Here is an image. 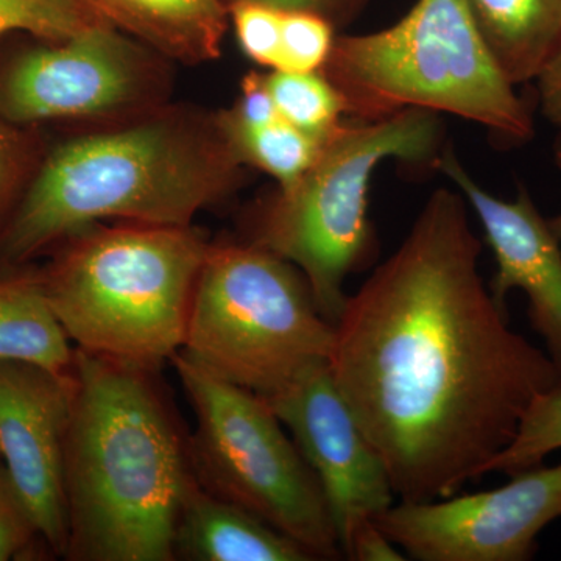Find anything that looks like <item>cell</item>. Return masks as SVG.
I'll return each instance as SVG.
<instances>
[{"instance_id":"cell-1","label":"cell","mask_w":561,"mask_h":561,"mask_svg":"<svg viewBox=\"0 0 561 561\" xmlns=\"http://www.w3.org/2000/svg\"><path fill=\"white\" fill-rule=\"evenodd\" d=\"M460 192L431 195L398 250L348 295L330 370L402 502L485 476L535 398L561 386L479 272Z\"/></svg>"},{"instance_id":"cell-2","label":"cell","mask_w":561,"mask_h":561,"mask_svg":"<svg viewBox=\"0 0 561 561\" xmlns=\"http://www.w3.org/2000/svg\"><path fill=\"white\" fill-rule=\"evenodd\" d=\"M190 437L157 371L76 348L66 440L70 561H172L194 481Z\"/></svg>"},{"instance_id":"cell-3","label":"cell","mask_w":561,"mask_h":561,"mask_svg":"<svg viewBox=\"0 0 561 561\" xmlns=\"http://www.w3.org/2000/svg\"><path fill=\"white\" fill-rule=\"evenodd\" d=\"M220 116L169 111L61 144L0 227V264H28L103 219L190 227L234 190L241 165Z\"/></svg>"},{"instance_id":"cell-4","label":"cell","mask_w":561,"mask_h":561,"mask_svg":"<svg viewBox=\"0 0 561 561\" xmlns=\"http://www.w3.org/2000/svg\"><path fill=\"white\" fill-rule=\"evenodd\" d=\"M209 249L191 225H91L54 250L44 286L76 348L158 373L183 348Z\"/></svg>"},{"instance_id":"cell-5","label":"cell","mask_w":561,"mask_h":561,"mask_svg":"<svg viewBox=\"0 0 561 561\" xmlns=\"http://www.w3.org/2000/svg\"><path fill=\"white\" fill-rule=\"evenodd\" d=\"M323 73L356 121L413 108L453 114L512 142L534 135L529 111L494 60L468 0H416L390 27L341 36Z\"/></svg>"},{"instance_id":"cell-6","label":"cell","mask_w":561,"mask_h":561,"mask_svg":"<svg viewBox=\"0 0 561 561\" xmlns=\"http://www.w3.org/2000/svg\"><path fill=\"white\" fill-rule=\"evenodd\" d=\"M440 133L437 114L413 108L339 125L305 175L256 209L249 242L295 265L321 316L334 324L348 298L346 278L375 245L368 192L376 169L387 160H432Z\"/></svg>"},{"instance_id":"cell-7","label":"cell","mask_w":561,"mask_h":561,"mask_svg":"<svg viewBox=\"0 0 561 561\" xmlns=\"http://www.w3.org/2000/svg\"><path fill=\"white\" fill-rule=\"evenodd\" d=\"M334 324L290 262L249 241L210 245L180 353L261 398L330 364Z\"/></svg>"},{"instance_id":"cell-8","label":"cell","mask_w":561,"mask_h":561,"mask_svg":"<svg viewBox=\"0 0 561 561\" xmlns=\"http://www.w3.org/2000/svg\"><path fill=\"white\" fill-rule=\"evenodd\" d=\"M171 364L197 421L190 437L197 481L297 541L313 559H341L319 479L264 398L221 381L181 353Z\"/></svg>"},{"instance_id":"cell-9","label":"cell","mask_w":561,"mask_h":561,"mask_svg":"<svg viewBox=\"0 0 561 561\" xmlns=\"http://www.w3.org/2000/svg\"><path fill=\"white\" fill-rule=\"evenodd\" d=\"M158 57L106 22L21 51L0 68V119L24 127L149 108L164 91Z\"/></svg>"},{"instance_id":"cell-10","label":"cell","mask_w":561,"mask_h":561,"mask_svg":"<svg viewBox=\"0 0 561 561\" xmlns=\"http://www.w3.org/2000/svg\"><path fill=\"white\" fill-rule=\"evenodd\" d=\"M561 516V463L530 468L500 489L391 505L375 523L409 559L526 561Z\"/></svg>"},{"instance_id":"cell-11","label":"cell","mask_w":561,"mask_h":561,"mask_svg":"<svg viewBox=\"0 0 561 561\" xmlns=\"http://www.w3.org/2000/svg\"><path fill=\"white\" fill-rule=\"evenodd\" d=\"M264 400L319 479L342 549L356 524L394 504L397 494L381 456L335 386L330 364Z\"/></svg>"},{"instance_id":"cell-12","label":"cell","mask_w":561,"mask_h":561,"mask_svg":"<svg viewBox=\"0 0 561 561\" xmlns=\"http://www.w3.org/2000/svg\"><path fill=\"white\" fill-rule=\"evenodd\" d=\"M72 397L73 371L0 360V459L58 557L68 549L65 460Z\"/></svg>"},{"instance_id":"cell-13","label":"cell","mask_w":561,"mask_h":561,"mask_svg":"<svg viewBox=\"0 0 561 561\" xmlns=\"http://www.w3.org/2000/svg\"><path fill=\"white\" fill-rule=\"evenodd\" d=\"M437 164L481 221L496 261L491 295L505 308L508 291L526 294L531 327L541 335L549 359L561 375V247L549 220L526 190L513 202L483 190L451 149L443 151Z\"/></svg>"},{"instance_id":"cell-14","label":"cell","mask_w":561,"mask_h":561,"mask_svg":"<svg viewBox=\"0 0 561 561\" xmlns=\"http://www.w3.org/2000/svg\"><path fill=\"white\" fill-rule=\"evenodd\" d=\"M316 560L287 535L253 513L210 493L194 479L181 501L175 529V560Z\"/></svg>"},{"instance_id":"cell-15","label":"cell","mask_w":561,"mask_h":561,"mask_svg":"<svg viewBox=\"0 0 561 561\" xmlns=\"http://www.w3.org/2000/svg\"><path fill=\"white\" fill-rule=\"evenodd\" d=\"M99 20L162 57L205 62L219 57L227 32L220 0H80Z\"/></svg>"},{"instance_id":"cell-16","label":"cell","mask_w":561,"mask_h":561,"mask_svg":"<svg viewBox=\"0 0 561 561\" xmlns=\"http://www.w3.org/2000/svg\"><path fill=\"white\" fill-rule=\"evenodd\" d=\"M0 360L27 362L72 375V346L51 309L43 268L0 264Z\"/></svg>"},{"instance_id":"cell-17","label":"cell","mask_w":561,"mask_h":561,"mask_svg":"<svg viewBox=\"0 0 561 561\" xmlns=\"http://www.w3.org/2000/svg\"><path fill=\"white\" fill-rule=\"evenodd\" d=\"M476 24L513 84L535 80L561 44V0H468Z\"/></svg>"},{"instance_id":"cell-18","label":"cell","mask_w":561,"mask_h":561,"mask_svg":"<svg viewBox=\"0 0 561 561\" xmlns=\"http://www.w3.org/2000/svg\"><path fill=\"white\" fill-rule=\"evenodd\" d=\"M225 131L243 164L249 162L267 172L279 187H289L305 175L324 139L294 127L283 117L253 130Z\"/></svg>"},{"instance_id":"cell-19","label":"cell","mask_w":561,"mask_h":561,"mask_svg":"<svg viewBox=\"0 0 561 561\" xmlns=\"http://www.w3.org/2000/svg\"><path fill=\"white\" fill-rule=\"evenodd\" d=\"M276 110L294 127L327 138L346 114L341 92L324 73L273 70L265 77Z\"/></svg>"},{"instance_id":"cell-20","label":"cell","mask_w":561,"mask_h":561,"mask_svg":"<svg viewBox=\"0 0 561 561\" xmlns=\"http://www.w3.org/2000/svg\"><path fill=\"white\" fill-rule=\"evenodd\" d=\"M561 449V386L540 394L531 402L511 445L493 457L489 472L516 476L540 467L546 457Z\"/></svg>"},{"instance_id":"cell-21","label":"cell","mask_w":561,"mask_h":561,"mask_svg":"<svg viewBox=\"0 0 561 561\" xmlns=\"http://www.w3.org/2000/svg\"><path fill=\"white\" fill-rule=\"evenodd\" d=\"M99 22L103 21L80 0H0V36L27 32L49 44H58Z\"/></svg>"},{"instance_id":"cell-22","label":"cell","mask_w":561,"mask_h":561,"mask_svg":"<svg viewBox=\"0 0 561 561\" xmlns=\"http://www.w3.org/2000/svg\"><path fill=\"white\" fill-rule=\"evenodd\" d=\"M335 38L331 22L308 10H287L280 28L279 66L275 70L313 72L324 68Z\"/></svg>"},{"instance_id":"cell-23","label":"cell","mask_w":561,"mask_h":561,"mask_svg":"<svg viewBox=\"0 0 561 561\" xmlns=\"http://www.w3.org/2000/svg\"><path fill=\"white\" fill-rule=\"evenodd\" d=\"M283 14L284 10L253 0H238L232 5L231 18L239 44L247 57L257 65L278 69Z\"/></svg>"},{"instance_id":"cell-24","label":"cell","mask_w":561,"mask_h":561,"mask_svg":"<svg viewBox=\"0 0 561 561\" xmlns=\"http://www.w3.org/2000/svg\"><path fill=\"white\" fill-rule=\"evenodd\" d=\"M39 542L46 541L0 459V561L25 559Z\"/></svg>"},{"instance_id":"cell-25","label":"cell","mask_w":561,"mask_h":561,"mask_svg":"<svg viewBox=\"0 0 561 561\" xmlns=\"http://www.w3.org/2000/svg\"><path fill=\"white\" fill-rule=\"evenodd\" d=\"M35 169L31 138L20 125L0 119V227L20 202Z\"/></svg>"},{"instance_id":"cell-26","label":"cell","mask_w":561,"mask_h":561,"mask_svg":"<svg viewBox=\"0 0 561 561\" xmlns=\"http://www.w3.org/2000/svg\"><path fill=\"white\" fill-rule=\"evenodd\" d=\"M279 117L265 77L254 72L243 79L242 94L234 108L220 114L221 124L227 130H253Z\"/></svg>"},{"instance_id":"cell-27","label":"cell","mask_w":561,"mask_h":561,"mask_svg":"<svg viewBox=\"0 0 561 561\" xmlns=\"http://www.w3.org/2000/svg\"><path fill=\"white\" fill-rule=\"evenodd\" d=\"M342 553L354 561H402L404 552L387 537L375 519H364L353 527L342 542Z\"/></svg>"},{"instance_id":"cell-28","label":"cell","mask_w":561,"mask_h":561,"mask_svg":"<svg viewBox=\"0 0 561 561\" xmlns=\"http://www.w3.org/2000/svg\"><path fill=\"white\" fill-rule=\"evenodd\" d=\"M535 80L538 81L542 114L557 128L561 139V44Z\"/></svg>"},{"instance_id":"cell-29","label":"cell","mask_w":561,"mask_h":561,"mask_svg":"<svg viewBox=\"0 0 561 561\" xmlns=\"http://www.w3.org/2000/svg\"><path fill=\"white\" fill-rule=\"evenodd\" d=\"M253 2L265 3V5L275 7L279 10H308L323 14L324 11L332 9L339 0H253ZM327 18V16H324Z\"/></svg>"},{"instance_id":"cell-30","label":"cell","mask_w":561,"mask_h":561,"mask_svg":"<svg viewBox=\"0 0 561 561\" xmlns=\"http://www.w3.org/2000/svg\"><path fill=\"white\" fill-rule=\"evenodd\" d=\"M549 225H551V230L553 231V234H556L557 241H559L561 247V210L559 216L553 217L552 220H549Z\"/></svg>"},{"instance_id":"cell-31","label":"cell","mask_w":561,"mask_h":561,"mask_svg":"<svg viewBox=\"0 0 561 561\" xmlns=\"http://www.w3.org/2000/svg\"><path fill=\"white\" fill-rule=\"evenodd\" d=\"M557 160H559V165L561 168V151H559V154H557Z\"/></svg>"}]
</instances>
